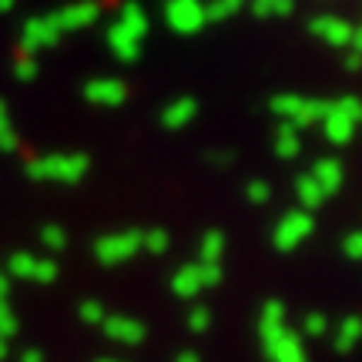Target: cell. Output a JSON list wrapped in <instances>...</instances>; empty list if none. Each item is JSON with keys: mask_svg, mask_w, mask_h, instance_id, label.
Listing matches in <instances>:
<instances>
[{"mask_svg": "<svg viewBox=\"0 0 362 362\" xmlns=\"http://www.w3.org/2000/svg\"><path fill=\"white\" fill-rule=\"evenodd\" d=\"M90 161L88 155L78 151H54V155H37L27 161V178L34 181H61V185H74L88 175Z\"/></svg>", "mask_w": 362, "mask_h": 362, "instance_id": "obj_1", "label": "cell"}, {"mask_svg": "<svg viewBox=\"0 0 362 362\" xmlns=\"http://www.w3.org/2000/svg\"><path fill=\"white\" fill-rule=\"evenodd\" d=\"M269 111L288 128H309V124H322V117L329 115V101L319 98H302V94H275L269 104Z\"/></svg>", "mask_w": 362, "mask_h": 362, "instance_id": "obj_2", "label": "cell"}, {"mask_svg": "<svg viewBox=\"0 0 362 362\" xmlns=\"http://www.w3.org/2000/svg\"><path fill=\"white\" fill-rule=\"evenodd\" d=\"M141 252V232H111V235H101L98 242H94V259L101 262V265H121V262L134 259Z\"/></svg>", "mask_w": 362, "mask_h": 362, "instance_id": "obj_3", "label": "cell"}, {"mask_svg": "<svg viewBox=\"0 0 362 362\" xmlns=\"http://www.w3.org/2000/svg\"><path fill=\"white\" fill-rule=\"evenodd\" d=\"M221 282V265H181L175 275H171V288H175V296L181 298H194L198 292H205L211 285Z\"/></svg>", "mask_w": 362, "mask_h": 362, "instance_id": "obj_4", "label": "cell"}, {"mask_svg": "<svg viewBox=\"0 0 362 362\" xmlns=\"http://www.w3.org/2000/svg\"><path fill=\"white\" fill-rule=\"evenodd\" d=\"M312 228H315L312 215L302 211V208H296V211H288V215L279 218L275 232H272V245L279 248V252H296V248L312 235Z\"/></svg>", "mask_w": 362, "mask_h": 362, "instance_id": "obj_5", "label": "cell"}, {"mask_svg": "<svg viewBox=\"0 0 362 362\" xmlns=\"http://www.w3.org/2000/svg\"><path fill=\"white\" fill-rule=\"evenodd\" d=\"M165 21H168V27L178 30V34H198V30L208 24L205 4H202V0H168Z\"/></svg>", "mask_w": 362, "mask_h": 362, "instance_id": "obj_6", "label": "cell"}, {"mask_svg": "<svg viewBox=\"0 0 362 362\" xmlns=\"http://www.w3.org/2000/svg\"><path fill=\"white\" fill-rule=\"evenodd\" d=\"M61 37H64V34L54 27L51 13H40V17H30V21L21 27V51L34 57V54L44 51V47H54Z\"/></svg>", "mask_w": 362, "mask_h": 362, "instance_id": "obj_7", "label": "cell"}, {"mask_svg": "<svg viewBox=\"0 0 362 362\" xmlns=\"http://www.w3.org/2000/svg\"><path fill=\"white\" fill-rule=\"evenodd\" d=\"M262 342H265V356L272 362H305V346L288 325L275 329V332H262Z\"/></svg>", "mask_w": 362, "mask_h": 362, "instance_id": "obj_8", "label": "cell"}, {"mask_svg": "<svg viewBox=\"0 0 362 362\" xmlns=\"http://www.w3.org/2000/svg\"><path fill=\"white\" fill-rule=\"evenodd\" d=\"M98 17H101V4H98V0H78V4H67V7H61V11H51V21L61 34L90 27Z\"/></svg>", "mask_w": 362, "mask_h": 362, "instance_id": "obj_9", "label": "cell"}, {"mask_svg": "<svg viewBox=\"0 0 362 362\" xmlns=\"http://www.w3.org/2000/svg\"><path fill=\"white\" fill-rule=\"evenodd\" d=\"M309 30L319 40H325L329 47H349V40H352V24L349 21H342V17H332V13L312 17Z\"/></svg>", "mask_w": 362, "mask_h": 362, "instance_id": "obj_10", "label": "cell"}, {"mask_svg": "<svg viewBox=\"0 0 362 362\" xmlns=\"http://www.w3.org/2000/svg\"><path fill=\"white\" fill-rule=\"evenodd\" d=\"M84 98L90 104H101V107H117L128 98V84L117 78H94L84 84Z\"/></svg>", "mask_w": 362, "mask_h": 362, "instance_id": "obj_11", "label": "cell"}, {"mask_svg": "<svg viewBox=\"0 0 362 362\" xmlns=\"http://www.w3.org/2000/svg\"><path fill=\"white\" fill-rule=\"evenodd\" d=\"M104 40H107V51L115 54L117 61H124V64L138 61V54H141V37H134V34H131V30H124L121 24L107 27Z\"/></svg>", "mask_w": 362, "mask_h": 362, "instance_id": "obj_12", "label": "cell"}, {"mask_svg": "<svg viewBox=\"0 0 362 362\" xmlns=\"http://www.w3.org/2000/svg\"><path fill=\"white\" fill-rule=\"evenodd\" d=\"M101 325L107 332V339H115L121 346H138L144 339V325L138 319H131V315H107Z\"/></svg>", "mask_w": 362, "mask_h": 362, "instance_id": "obj_13", "label": "cell"}, {"mask_svg": "<svg viewBox=\"0 0 362 362\" xmlns=\"http://www.w3.org/2000/svg\"><path fill=\"white\" fill-rule=\"evenodd\" d=\"M309 175L315 178V185L325 192V198H329V194H336L339 188H342V181H346V168H342V161H339V158H319V161H315V168H312Z\"/></svg>", "mask_w": 362, "mask_h": 362, "instance_id": "obj_14", "label": "cell"}, {"mask_svg": "<svg viewBox=\"0 0 362 362\" xmlns=\"http://www.w3.org/2000/svg\"><path fill=\"white\" fill-rule=\"evenodd\" d=\"M194 115H198V104H194V98H175V101L161 111V128H168V131L188 128V124L194 121Z\"/></svg>", "mask_w": 362, "mask_h": 362, "instance_id": "obj_15", "label": "cell"}, {"mask_svg": "<svg viewBox=\"0 0 362 362\" xmlns=\"http://www.w3.org/2000/svg\"><path fill=\"white\" fill-rule=\"evenodd\" d=\"M322 134L332 144H349L352 134H356V124H352V121L342 115V111H336V107L329 104V115L322 117Z\"/></svg>", "mask_w": 362, "mask_h": 362, "instance_id": "obj_16", "label": "cell"}, {"mask_svg": "<svg viewBox=\"0 0 362 362\" xmlns=\"http://www.w3.org/2000/svg\"><path fill=\"white\" fill-rule=\"evenodd\" d=\"M296 198L302 202V211H309L312 215V208H319L325 202V192L315 185V178H312L309 171H305V175H298L296 178Z\"/></svg>", "mask_w": 362, "mask_h": 362, "instance_id": "obj_17", "label": "cell"}, {"mask_svg": "<svg viewBox=\"0 0 362 362\" xmlns=\"http://www.w3.org/2000/svg\"><path fill=\"white\" fill-rule=\"evenodd\" d=\"M332 342H336V349L339 352H349L356 349L362 342V319L359 315H349V319H342L336 329V336H332Z\"/></svg>", "mask_w": 362, "mask_h": 362, "instance_id": "obj_18", "label": "cell"}, {"mask_svg": "<svg viewBox=\"0 0 362 362\" xmlns=\"http://www.w3.org/2000/svg\"><path fill=\"white\" fill-rule=\"evenodd\" d=\"M117 24L124 27V30H131L134 37H141L144 40V34H148V13H144V7L141 4H124L121 7V17H117Z\"/></svg>", "mask_w": 362, "mask_h": 362, "instance_id": "obj_19", "label": "cell"}, {"mask_svg": "<svg viewBox=\"0 0 362 362\" xmlns=\"http://www.w3.org/2000/svg\"><path fill=\"white\" fill-rule=\"evenodd\" d=\"M225 255V235L221 232H205L202 245H198V265H218Z\"/></svg>", "mask_w": 362, "mask_h": 362, "instance_id": "obj_20", "label": "cell"}, {"mask_svg": "<svg viewBox=\"0 0 362 362\" xmlns=\"http://www.w3.org/2000/svg\"><path fill=\"white\" fill-rule=\"evenodd\" d=\"M298 151H302L298 131L288 128V124H279V131H275V155L279 158H298Z\"/></svg>", "mask_w": 362, "mask_h": 362, "instance_id": "obj_21", "label": "cell"}, {"mask_svg": "<svg viewBox=\"0 0 362 362\" xmlns=\"http://www.w3.org/2000/svg\"><path fill=\"white\" fill-rule=\"evenodd\" d=\"M34 269H37V255L30 252H13L7 259V279H34Z\"/></svg>", "mask_w": 362, "mask_h": 362, "instance_id": "obj_22", "label": "cell"}, {"mask_svg": "<svg viewBox=\"0 0 362 362\" xmlns=\"http://www.w3.org/2000/svg\"><path fill=\"white\" fill-rule=\"evenodd\" d=\"M275 329H285V305L282 302H265L259 315V332H275Z\"/></svg>", "mask_w": 362, "mask_h": 362, "instance_id": "obj_23", "label": "cell"}, {"mask_svg": "<svg viewBox=\"0 0 362 362\" xmlns=\"http://www.w3.org/2000/svg\"><path fill=\"white\" fill-rule=\"evenodd\" d=\"M248 4H252L255 17H285L296 7V0H248Z\"/></svg>", "mask_w": 362, "mask_h": 362, "instance_id": "obj_24", "label": "cell"}, {"mask_svg": "<svg viewBox=\"0 0 362 362\" xmlns=\"http://www.w3.org/2000/svg\"><path fill=\"white\" fill-rule=\"evenodd\" d=\"M17 131H13V124H11V111H7V104L0 101V151H17Z\"/></svg>", "mask_w": 362, "mask_h": 362, "instance_id": "obj_25", "label": "cell"}, {"mask_svg": "<svg viewBox=\"0 0 362 362\" xmlns=\"http://www.w3.org/2000/svg\"><path fill=\"white\" fill-rule=\"evenodd\" d=\"M168 235L161 232V228H148V232H141V252H148V255H165L168 252Z\"/></svg>", "mask_w": 362, "mask_h": 362, "instance_id": "obj_26", "label": "cell"}, {"mask_svg": "<svg viewBox=\"0 0 362 362\" xmlns=\"http://www.w3.org/2000/svg\"><path fill=\"white\" fill-rule=\"evenodd\" d=\"M245 7V0H211L205 7V17L208 21H225V17H232Z\"/></svg>", "mask_w": 362, "mask_h": 362, "instance_id": "obj_27", "label": "cell"}, {"mask_svg": "<svg viewBox=\"0 0 362 362\" xmlns=\"http://www.w3.org/2000/svg\"><path fill=\"white\" fill-rule=\"evenodd\" d=\"M208 325H211V309L202 305V302H194L192 309H188V329H192L194 336H202V332H208Z\"/></svg>", "mask_w": 362, "mask_h": 362, "instance_id": "obj_28", "label": "cell"}, {"mask_svg": "<svg viewBox=\"0 0 362 362\" xmlns=\"http://www.w3.org/2000/svg\"><path fill=\"white\" fill-rule=\"evenodd\" d=\"M40 242H44V248H51V252H64L67 232L61 225H44V228H40Z\"/></svg>", "mask_w": 362, "mask_h": 362, "instance_id": "obj_29", "label": "cell"}, {"mask_svg": "<svg viewBox=\"0 0 362 362\" xmlns=\"http://www.w3.org/2000/svg\"><path fill=\"white\" fill-rule=\"evenodd\" d=\"M325 332H329V319H325L322 312H309L305 322H302V336L305 339H322Z\"/></svg>", "mask_w": 362, "mask_h": 362, "instance_id": "obj_30", "label": "cell"}, {"mask_svg": "<svg viewBox=\"0 0 362 362\" xmlns=\"http://www.w3.org/2000/svg\"><path fill=\"white\" fill-rule=\"evenodd\" d=\"M332 107H336V111H342L352 124H359V121H362V101H359V98H352V94H346V98L332 101Z\"/></svg>", "mask_w": 362, "mask_h": 362, "instance_id": "obj_31", "label": "cell"}, {"mask_svg": "<svg viewBox=\"0 0 362 362\" xmlns=\"http://www.w3.org/2000/svg\"><path fill=\"white\" fill-rule=\"evenodd\" d=\"M245 198L252 202V205H265V202L272 198V185H269V181H262V178L248 181V185H245Z\"/></svg>", "mask_w": 362, "mask_h": 362, "instance_id": "obj_32", "label": "cell"}, {"mask_svg": "<svg viewBox=\"0 0 362 362\" xmlns=\"http://www.w3.org/2000/svg\"><path fill=\"white\" fill-rule=\"evenodd\" d=\"M13 78L17 81H34L37 78V57L21 54V57H17V64H13Z\"/></svg>", "mask_w": 362, "mask_h": 362, "instance_id": "obj_33", "label": "cell"}, {"mask_svg": "<svg viewBox=\"0 0 362 362\" xmlns=\"http://www.w3.org/2000/svg\"><path fill=\"white\" fill-rule=\"evenodd\" d=\"M342 255L352 262H362V228L359 232H349L342 238Z\"/></svg>", "mask_w": 362, "mask_h": 362, "instance_id": "obj_34", "label": "cell"}, {"mask_svg": "<svg viewBox=\"0 0 362 362\" xmlns=\"http://www.w3.org/2000/svg\"><path fill=\"white\" fill-rule=\"evenodd\" d=\"M57 279V262L54 259H37V269H34V279L30 282H54Z\"/></svg>", "mask_w": 362, "mask_h": 362, "instance_id": "obj_35", "label": "cell"}, {"mask_svg": "<svg viewBox=\"0 0 362 362\" xmlns=\"http://www.w3.org/2000/svg\"><path fill=\"white\" fill-rule=\"evenodd\" d=\"M81 319H84V322H104L107 312H104L101 302H81Z\"/></svg>", "mask_w": 362, "mask_h": 362, "instance_id": "obj_36", "label": "cell"}, {"mask_svg": "<svg viewBox=\"0 0 362 362\" xmlns=\"http://www.w3.org/2000/svg\"><path fill=\"white\" fill-rule=\"evenodd\" d=\"M13 329H17V319H13V312L7 302H0V339L13 336Z\"/></svg>", "mask_w": 362, "mask_h": 362, "instance_id": "obj_37", "label": "cell"}, {"mask_svg": "<svg viewBox=\"0 0 362 362\" xmlns=\"http://www.w3.org/2000/svg\"><path fill=\"white\" fill-rule=\"evenodd\" d=\"M349 51L362 54V27H352V40H349Z\"/></svg>", "mask_w": 362, "mask_h": 362, "instance_id": "obj_38", "label": "cell"}, {"mask_svg": "<svg viewBox=\"0 0 362 362\" xmlns=\"http://www.w3.org/2000/svg\"><path fill=\"white\" fill-rule=\"evenodd\" d=\"M7 292H11V279H7V272L0 269V302H7Z\"/></svg>", "mask_w": 362, "mask_h": 362, "instance_id": "obj_39", "label": "cell"}, {"mask_svg": "<svg viewBox=\"0 0 362 362\" xmlns=\"http://www.w3.org/2000/svg\"><path fill=\"white\" fill-rule=\"evenodd\" d=\"M346 67H349V71H359L362 67V54H346Z\"/></svg>", "mask_w": 362, "mask_h": 362, "instance_id": "obj_40", "label": "cell"}, {"mask_svg": "<svg viewBox=\"0 0 362 362\" xmlns=\"http://www.w3.org/2000/svg\"><path fill=\"white\" fill-rule=\"evenodd\" d=\"M175 362H202V359H198V352H192V349H188V352H181V356H178V359H175Z\"/></svg>", "mask_w": 362, "mask_h": 362, "instance_id": "obj_41", "label": "cell"}, {"mask_svg": "<svg viewBox=\"0 0 362 362\" xmlns=\"http://www.w3.org/2000/svg\"><path fill=\"white\" fill-rule=\"evenodd\" d=\"M17 7V0H0V13H11Z\"/></svg>", "mask_w": 362, "mask_h": 362, "instance_id": "obj_42", "label": "cell"}, {"mask_svg": "<svg viewBox=\"0 0 362 362\" xmlns=\"http://www.w3.org/2000/svg\"><path fill=\"white\" fill-rule=\"evenodd\" d=\"M24 362H40V352H24Z\"/></svg>", "mask_w": 362, "mask_h": 362, "instance_id": "obj_43", "label": "cell"}, {"mask_svg": "<svg viewBox=\"0 0 362 362\" xmlns=\"http://www.w3.org/2000/svg\"><path fill=\"white\" fill-rule=\"evenodd\" d=\"M4 352H7V346H4V339H0V356H4Z\"/></svg>", "mask_w": 362, "mask_h": 362, "instance_id": "obj_44", "label": "cell"}, {"mask_svg": "<svg viewBox=\"0 0 362 362\" xmlns=\"http://www.w3.org/2000/svg\"><path fill=\"white\" fill-rule=\"evenodd\" d=\"M98 362H121V359H98Z\"/></svg>", "mask_w": 362, "mask_h": 362, "instance_id": "obj_45", "label": "cell"}]
</instances>
